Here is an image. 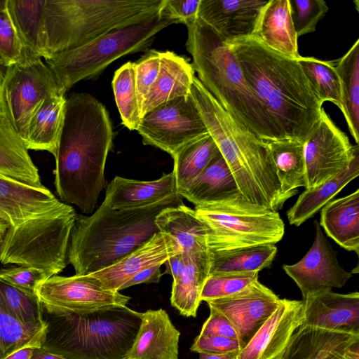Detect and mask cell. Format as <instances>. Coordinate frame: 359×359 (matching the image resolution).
Segmentation results:
<instances>
[{"label":"cell","mask_w":359,"mask_h":359,"mask_svg":"<svg viewBox=\"0 0 359 359\" xmlns=\"http://www.w3.org/2000/svg\"><path fill=\"white\" fill-rule=\"evenodd\" d=\"M177 194L174 172L151 181L115 177L106 187L104 202L115 210L142 208Z\"/></svg>","instance_id":"obj_23"},{"label":"cell","mask_w":359,"mask_h":359,"mask_svg":"<svg viewBox=\"0 0 359 359\" xmlns=\"http://www.w3.org/2000/svg\"><path fill=\"white\" fill-rule=\"evenodd\" d=\"M335 69L339 80L341 107L349 131L359 143V39L341 58Z\"/></svg>","instance_id":"obj_35"},{"label":"cell","mask_w":359,"mask_h":359,"mask_svg":"<svg viewBox=\"0 0 359 359\" xmlns=\"http://www.w3.org/2000/svg\"><path fill=\"white\" fill-rule=\"evenodd\" d=\"M36 347L29 346L21 348L11 354L5 359H31Z\"/></svg>","instance_id":"obj_54"},{"label":"cell","mask_w":359,"mask_h":359,"mask_svg":"<svg viewBox=\"0 0 359 359\" xmlns=\"http://www.w3.org/2000/svg\"><path fill=\"white\" fill-rule=\"evenodd\" d=\"M280 301L272 290L257 280L236 294L206 302L210 309L218 311L231 323L244 348L275 311Z\"/></svg>","instance_id":"obj_16"},{"label":"cell","mask_w":359,"mask_h":359,"mask_svg":"<svg viewBox=\"0 0 359 359\" xmlns=\"http://www.w3.org/2000/svg\"><path fill=\"white\" fill-rule=\"evenodd\" d=\"M36 295L51 315L82 314L111 306H126L129 296L106 289L89 276L50 277L38 287Z\"/></svg>","instance_id":"obj_13"},{"label":"cell","mask_w":359,"mask_h":359,"mask_svg":"<svg viewBox=\"0 0 359 359\" xmlns=\"http://www.w3.org/2000/svg\"><path fill=\"white\" fill-rule=\"evenodd\" d=\"M47 325L25 324L13 318L0 300V359L29 346L41 347Z\"/></svg>","instance_id":"obj_39"},{"label":"cell","mask_w":359,"mask_h":359,"mask_svg":"<svg viewBox=\"0 0 359 359\" xmlns=\"http://www.w3.org/2000/svg\"><path fill=\"white\" fill-rule=\"evenodd\" d=\"M60 94L56 79L36 53L23 49L6 68L0 83V104L25 142L30 121L43 100Z\"/></svg>","instance_id":"obj_11"},{"label":"cell","mask_w":359,"mask_h":359,"mask_svg":"<svg viewBox=\"0 0 359 359\" xmlns=\"http://www.w3.org/2000/svg\"><path fill=\"white\" fill-rule=\"evenodd\" d=\"M46 188L0 175V219L10 226L51 212L64 205Z\"/></svg>","instance_id":"obj_20"},{"label":"cell","mask_w":359,"mask_h":359,"mask_svg":"<svg viewBox=\"0 0 359 359\" xmlns=\"http://www.w3.org/2000/svg\"><path fill=\"white\" fill-rule=\"evenodd\" d=\"M226 42L270 118L276 139L304 143L323 109L297 60L271 50L252 36Z\"/></svg>","instance_id":"obj_2"},{"label":"cell","mask_w":359,"mask_h":359,"mask_svg":"<svg viewBox=\"0 0 359 359\" xmlns=\"http://www.w3.org/2000/svg\"><path fill=\"white\" fill-rule=\"evenodd\" d=\"M113 137L109 113L99 100L86 93L67 98L54 184L60 198L83 213L93 212L107 186L104 168Z\"/></svg>","instance_id":"obj_1"},{"label":"cell","mask_w":359,"mask_h":359,"mask_svg":"<svg viewBox=\"0 0 359 359\" xmlns=\"http://www.w3.org/2000/svg\"><path fill=\"white\" fill-rule=\"evenodd\" d=\"M48 316L41 347L65 359H128L142 321L126 306Z\"/></svg>","instance_id":"obj_7"},{"label":"cell","mask_w":359,"mask_h":359,"mask_svg":"<svg viewBox=\"0 0 359 359\" xmlns=\"http://www.w3.org/2000/svg\"><path fill=\"white\" fill-rule=\"evenodd\" d=\"M190 94L241 194L252 203L281 209L287 198L281 193L266 142L232 118L196 76Z\"/></svg>","instance_id":"obj_3"},{"label":"cell","mask_w":359,"mask_h":359,"mask_svg":"<svg viewBox=\"0 0 359 359\" xmlns=\"http://www.w3.org/2000/svg\"><path fill=\"white\" fill-rule=\"evenodd\" d=\"M112 88L122 124L130 130H137L141 119L135 87L134 62L129 61L115 72Z\"/></svg>","instance_id":"obj_40"},{"label":"cell","mask_w":359,"mask_h":359,"mask_svg":"<svg viewBox=\"0 0 359 359\" xmlns=\"http://www.w3.org/2000/svg\"><path fill=\"white\" fill-rule=\"evenodd\" d=\"M268 1L201 0L198 18L226 41L253 36Z\"/></svg>","instance_id":"obj_18"},{"label":"cell","mask_w":359,"mask_h":359,"mask_svg":"<svg viewBox=\"0 0 359 359\" xmlns=\"http://www.w3.org/2000/svg\"><path fill=\"white\" fill-rule=\"evenodd\" d=\"M161 265L144 269L135 273L121 288V290L141 283H158L161 278Z\"/></svg>","instance_id":"obj_51"},{"label":"cell","mask_w":359,"mask_h":359,"mask_svg":"<svg viewBox=\"0 0 359 359\" xmlns=\"http://www.w3.org/2000/svg\"><path fill=\"white\" fill-rule=\"evenodd\" d=\"M327 359H359V341L331 355Z\"/></svg>","instance_id":"obj_53"},{"label":"cell","mask_w":359,"mask_h":359,"mask_svg":"<svg viewBox=\"0 0 359 359\" xmlns=\"http://www.w3.org/2000/svg\"><path fill=\"white\" fill-rule=\"evenodd\" d=\"M194 76L192 65L186 58L172 51L162 52L158 75L140 109V119L167 101L189 95Z\"/></svg>","instance_id":"obj_24"},{"label":"cell","mask_w":359,"mask_h":359,"mask_svg":"<svg viewBox=\"0 0 359 359\" xmlns=\"http://www.w3.org/2000/svg\"><path fill=\"white\" fill-rule=\"evenodd\" d=\"M9 226L10 225L7 222L0 219V248L6 231Z\"/></svg>","instance_id":"obj_57"},{"label":"cell","mask_w":359,"mask_h":359,"mask_svg":"<svg viewBox=\"0 0 359 359\" xmlns=\"http://www.w3.org/2000/svg\"><path fill=\"white\" fill-rule=\"evenodd\" d=\"M304 317L300 327H312L359 335V293L332 290L303 299Z\"/></svg>","instance_id":"obj_19"},{"label":"cell","mask_w":359,"mask_h":359,"mask_svg":"<svg viewBox=\"0 0 359 359\" xmlns=\"http://www.w3.org/2000/svg\"><path fill=\"white\" fill-rule=\"evenodd\" d=\"M137 131L144 144L157 147L172 158L187 144L209 135L191 94L151 110L141 119Z\"/></svg>","instance_id":"obj_12"},{"label":"cell","mask_w":359,"mask_h":359,"mask_svg":"<svg viewBox=\"0 0 359 359\" xmlns=\"http://www.w3.org/2000/svg\"><path fill=\"white\" fill-rule=\"evenodd\" d=\"M128 359H177L180 332L162 309L148 310Z\"/></svg>","instance_id":"obj_22"},{"label":"cell","mask_w":359,"mask_h":359,"mask_svg":"<svg viewBox=\"0 0 359 359\" xmlns=\"http://www.w3.org/2000/svg\"><path fill=\"white\" fill-rule=\"evenodd\" d=\"M266 47L297 60L298 37L292 22L289 0H269L259 17L253 36Z\"/></svg>","instance_id":"obj_25"},{"label":"cell","mask_w":359,"mask_h":359,"mask_svg":"<svg viewBox=\"0 0 359 359\" xmlns=\"http://www.w3.org/2000/svg\"><path fill=\"white\" fill-rule=\"evenodd\" d=\"M201 0H165L163 11L177 23L185 25L198 18Z\"/></svg>","instance_id":"obj_49"},{"label":"cell","mask_w":359,"mask_h":359,"mask_svg":"<svg viewBox=\"0 0 359 359\" xmlns=\"http://www.w3.org/2000/svg\"><path fill=\"white\" fill-rule=\"evenodd\" d=\"M161 51L149 50L135 64L136 93L140 109L151 86L156 81L161 64Z\"/></svg>","instance_id":"obj_46"},{"label":"cell","mask_w":359,"mask_h":359,"mask_svg":"<svg viewBox=\"0 0 359 359\" xmlns=\"http://www.w3.org/2000/svg\"><path fill=\"white\" fill-rule=\"evenodd\" d=\"M194 210L205 227L210 251L276 244L285 233L278 211L252 203L241 194L195 205Z\"/></svg>","instance_id":"obj_9"},{"label":"cell","mask_w":359,"mask_h":359,"mask_svg":"<svg viewBox=\"0 0 359 359\" xmlns=\"http://www.w3.org/2000/svg\"><path fill=\"white\" fill-rule=\"evenodd\" d=\"M49 276L43 270L32 266H10L0 269V279L32 295H36L39 286Z\"/></svg>","instance_id":"obj_47"},{"label":"cell","mask_w":359,"mask_h":359,"mask_svg":"<svg viewBox=\"0 0 359 359\" xmlns=\"http://www.w3.org/2000/svg\"><path fill=\"white\" fill-rule=\"evenodd\" d=\"M243 349L240 341L219 335L199 334L190 347L191 351L210 354L239 353Z\"/></svg>","instance_id":"obj_48"},{"label":"cell","mask_w":359,"mask_h":359,"mask_svg":"<svg viewBox=\"0 0 359 359\" xmlns=\"http://www.w3.org/2000/svg\"><path fill=\"white\" fill-rule=\"evenodd\" d=\"M31 359H65L61 356L51 353L41 347H36Z\"/></svg>","instance_id":"obj_55"},{"label":"cell","mask_w":359,"mask_h":359,"mask_svg":"<svg viewBox=\"0 0 359 359\" xmlns=\"http://www.w3.org/2000/svg\"><path fill=\"white\" fill-rule=\"evenodd\" d=\"M184 204L177 194L150 205L115 210L104 201L90 216L76 214L67 260L76 275L86 276L118 262L159 232L156 216Z\"/></svg>","instance_id":"obj_4"},{"label":"cell","mask_w":359,"mask_h":359,"mask_svg":"<svg viewBox=\"0 0 359 359\" xmlns=\"http://www.w3.org/2000/svg\"><path fill=\"white\" fill-rule=\"evenodd\" d=\"M63 95L49 96L42 101L29 126L25 144L28 150L46 151L56 156L65 114Z\"/></svg>","instance_id":"obj_31"},{"label":"cell","mask_w":359,"mask_h":359,"mask_svg":"<svg viewBox=\"0 0 359 359\" xmlns=\"http://www.w3.org/2000/svg\"><path fill=\"white\" fill-rule=\"evenodd\" d=\"M219 153L210 135L182 148L172 158V172L177 193L192 182Z\"/></svg>","instance_id":"obj_37"},{"label":"cell","mask_w":359,"mask_h":359,"mask_svg":"<svg viewBox=\"0 0 359 359\" xmlns=\"http://www.w3.org/2000/svg\"><path fill=\"white\" fill-rule=\"evenodd\" d=\"M180 252H182L172 238L159 231L118 262L89 276L98 280L106 289L119 292L137 272L154 266H161Z\"/></svg>","instance_id":"obj_21"},{"label":"cell","mask_w":359,"mask_h":359,"mask_svg":"<svg viewBox=\"0 0 359 359\" xmlns=\"http://www.w3.org/2000/svg\"><path fill=\"white\" fill-rule=\"evenodd\" d=\"M76 216L74 208L64 203L51 212L9 226L0 248V262L35 267L49 277L57 275L68 264Z\"/></svg>","instance_id":"obj_10"},{"label":"cell","mask_w":359,"mask_h":359,"mask_svg":"<svg viewBox=\"0 0 359 359\" xmlns=\"http://www.w3.org/2000/svg\"><path fill=\"white\" fill-rule=\"evenodd\" d=\"M358 175L359 154H357L349 165L333 177L317 187L305 189L287 212L289 223L299 226L311 218Z\"/></svg>","instance_id":"obj_33"},{"label":"cell","mask_w":359,"mask_h":359,"mask_svg":"<svg viewBox=\"0 0 359 359\" xmlns=\"http://www.w3.org/2000/svg\"><path fill=\"white\" fill-rule=\"evenodd\" d=\"M6 71V68L0 62V83L5 76Z\"/></svg>","instance_id":"obj_58"},{"label":"cell","mask_w":359,"mask_h":359,"mask_svg":"<svg viewBox=\"0 0 359 359\" xmlns=\"http://www.w3.org/2000/svg\"><path fill=\"white\" fill-rule=\"evenodd\" d=\"M290 16L297 37L314 32L328 11L323 0H289Z\"/></svg>","instance_id":"obj_44"},{"label":"cell","mask_w":359,"mask_h":359,"mask_svg":"<svg viewBox=\"0 0 359 359\" xmlns=\"http://www.w3.org/2000/svg\"><path fill=\"white\" fill-rule=\"evenodd\" d=\"M0 300L7 311L20 322L32 325H46L44 309L39 298L0 279Z\"/></svg>","instance_id":"obj_42"},{"label":"cell","mask_w":359,"mask_h":359,"mask_svg":"<svg viewBox=\"0 0 359 359\" xmlns=\"http://www.w3.org/2000/svg\"><path fill=\"white\" fill-rule=\"evenodd\" d=\"M23 45L7 6L0 10V62L7 68L18 62L23 53Z\"/></svg>","instance_id":"obj_45"},{"label":"cell","mask_w":359,"mask_h":359,"mask_svg":"<svg viewBox=\"0 0 359 359\" xmlns=\"http://www.w3.org/2000/svg\"><path fill=\"white\" fill-rule=\"evenodd\" d=\"M200 334L226 337L237 339L241 342L239 334L231 323L222 314L212 309H210V316L203 323Z\"/></svg>","instance_id":"obj_50"},{"label":"cell","mask_w":359,"mask_h":359,"mask_svg":"<svg viewBox=\"0 0 359 359\" xmlns=\"http://www.w3.org/2000/svg\"><path fill=\"white\" fill-rule=\"evenodd\" d=\"M186 26V48L205 89L232 118L259 139L277 140L270 118L226 41L198 18Z\"/></svg>","instance_id":"obj_5"},{"label":"cell","mask_w":359,"mask_h":359,"mask_svg":"<svg viewBox=\"0 0 359 359\" xmlns=\"http://www.w3.org/2000/svg\"><path fill=\"white\" fill-rule=\"evenodd\" d=\"M314 241L306 254L297 263L283 265L286 274L299 287L303 299L306 297L341 288L351 278L339 263L337 252L323 233L317 220Z\"/></svg>","instance_id":"obj_15"},{"label":"cell","mask_w":359,"mask_h":359,"mask_svg":"<svg viewBox=\"0 0 359 359\" xmlns=\"http://www.w3.org/2000/svg\"><path fill=\"white\" fill-rule=\"evenodd\" d=\"M276 168L283 195L289 199L297 188H306L304 143L295 140L266 142Z\"/></svg>","instance_id":"obj_34"},{"label":"cell","mask_w":359,"mask_h":359,"mask_svg":"<svg viewBox=\"0 0 359 359\" xmlns=\"http://www.w3.org/2000/svg\"><path fill=\"white\" fill-rule=\"evenodd\" d=\"M0 175L34 187H43L29 150L1 104Z\"/></svg>","instance_id":"obj_26"},{"label":"cell","mask_w":359,"mask_h":359,"mask_svg":"<svg viewBox=\"0 0 359 359\" xmlns=\"http://www.w3.org/2000/svg\"><path fill=\"white\" fill-rule=\"evenodd\" d=\"M185 255V268L172 283L170 303L182 316L196 317L201 302V292L210 272L209 252Z\"/></svg>","instance_id":"obj_32"},{"label":"cell","mask_w":359,"mask_h":359,"mask_svg":"<svg viewBox=\"0 0 359 359\" xmlns=\"http://www.w3.org/2000/svg\"><path fill=\"white\" fill-rule=\"evenodd\" d=\"M319 224L340 247L358 255L359 189L325 205Z\"/></svg>","instance_id":"obj_27"},{"label":"cell","mask_w":359,"mask_h":359,"mask_svg":"<svg viewBox=\"0 0 359 359\" xmlns=\"http://www.w3.org/2000/svg\"><path fill=\"white\" fill-rule=\"evenodd\" d=\"M177 194L198 205L223 201L241 192L227 163L219 153Z\"/></svg>","instance_id":"obj_30"},{"label":"cell","mask_w":359,"mask_h":359,"mask_svg":"<svg viewBox=\"0 0 359 359\" xmlns=\"http://www.w3.org/2000/svg\"><path fill=\"white\" fill-rule=\"evenodd\" d=\"M304 317V300L280 299L236 359H280Z\"/></svg>","instance_id":"obj_17"},{"label":"cell","mask_w":359,"mask_h":359,"mask_svg":"<svg viewBox=\"0 0 359 359\" xmlns=\"http://www.w3.org/2000/svg\"><path fill=\"white\" fill-rule=\"evenodd\" d=\"M177 24L162 11L156 16L110 31L94 41L46 60L53 72L60 94L79 81L100 74L111 62L126 55L147 50L156 34Z\"/></svg>","instance_id":"obj_8"},{"label":"cell","mask_w":359,"mask_h":359,"mask_svg":"<svg viewBox=\"0 0 359 359\" xmlns=\"http://www.w3.org/2000/svg\"><path fill=\"white\" fill-rule=\"evenodd\" d=\"M160 232L168 234L184 255L206 252V229L195 210L184 204L168 207L156 217Z\"/></svg>","instance_id":"obj_28"},{"label":"cell","mask_w":359,"mask_h":359,"mask_svg":"<svg viewBox=\"0 0 359 359\" xmlns=\"http://www.w3.org/2000/svg\"><path fill=\"white\" fill-rule=\"evenodd\" d=\"M259 272L217 273L208 275L201 295L208 302L236 294L258 280Z\"/></svg>","instance_id":"obj_43"},{"label":"cell","mask_w":359,"mask_h":359,"mask_svg":"<svg viewBox=\"0 0 359 359\" xmlns=\"http://www.w3.org/2000/svg\"><path fill=\"white\" fill-rule=\"evenodd\" d=\"M297 61L320 102L323 104L326 101L332 102L340 109L339 80L334 64L302 56Z\"/></svg>","instance_id":"obj_41"},{"label":"cell","mask_w":359,"mask_h":359,"mask_svg":"<svg viewBox=\"0 0 359 359\" xmlns=\"http://www.w3.org/2000/svg\"><path fill=\"white\" fill-rule=\"evenodd\" d=\"M45 4L46 0H7V8L22 43L23 49L32 50L40 56Z\"/></svg>","instance_id":"obj_38"},{"label":"cell","mask_w":359,"mask_h":359,"mask_svg":"<svg viewBox=\"0 0 359 359\" xmlns=\"http://www.w3.org/2000/svg\"><path fill=\"white\" fill-rule=\"evenodd\" d=\"M238 353H230L226 354H210L199 353V359H236Z\"/></svg>","instance_id":"obj_56"},{"label":"cell","mask_w":359,"mask_h":359,"mask_svg":"<svg viewBox=\"0 0 359 359\" xmlns=\"http://www.w3.org/2000/svg\"><path fill=\"white\" fill-rule=\"evenodd\" d=\"M165 0H46L41 54L45 60L110 31L158 15Z\"/></svg>","instance_id":"obj_6"},{"label":"cell","mask_w":359,"mask_h":359,"mask_svg":"<svg viewBox=\"0 0 359 359\" xmlns=\"http://www.w3.org/2000/svg\"><path fill=\"white\" fill-rule=\"evenodd\" d=\"M165 273L171 274L173 280L177 279L182 273L186 264V255L182 252L175 254L170 257L165 262Z\"/></svg>","instance_id":"obj_52"},{"label":"cell","mask_w":359,"mask_h":359,"mask_svg":"<svg viewBox=\"0 0 359 359\" xmlns=\"http://www.w3.org/2000/svg\"><path fill=\"white\" fill-rule=\"evenodd\" d=\"M210 272H259L268 268L273 261L277 247L275 244H262L237 249L210 251Z\"/></svg>","instance_id":"obj_36"},{"label":"cell","mask_w":359,"mask_h":359,"mask_svg":"<svg viewBox=\"0 0 359 359\" xmlns=\"http://www.w3.org/2000/svg\"><path fill=\"white\" fill-rule=\"evenodd\" d=\"M359 154L358 145L348 137L323 109L320 118L304 142L306 188L313 189L349 165Z\"/></svg>","instance_id":"obj_14"},{"label":"cell","mask_w":359,"mask_h":359,"mask_svg":"<svg viewBox=\"0 0 359 359\" xmlns=\"http://www.w3.org/2000/svg\"><path fill=\"white\" fill-rule=\"evenodd\" d=\"M359 341V335L299 327L280 359H327Z\"/></svg>","instance_id":"obj_29"},{"label":"cell","mask_w":359,"mask_h":359,"mask_svg":"<svg viewBox=\"0 0 359 359\" xmlns=\"http://www.w3.org/2000/svg\"><path fill=\"white\" fill-rule=\"evenodd\" d=\"M7 6V0H0V10L6 8Z\"/></svg>","instance_id":"obj_59"}]
</instances>
